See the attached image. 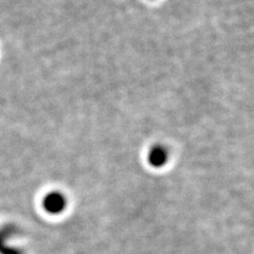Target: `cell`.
<instances>
[{
	"label": "cell",
	"mask_w": 254,
	"mask_h": 254,
	"mask_svg": "<svg viewBox=\"0 0 254 254\" xmlns=\"http://www.w3.org/2000/svg\"><path fill=\"white\" fill-rule=\"evenodd\" d=\"M67 205L66 197L63 193L53 190V192L48 193L43 199V206L46 212L52 215H58L65 210Z\"/></svg>",
	"instance_id": "obj_1"
},
{
	"label": "cell",
	"mask_w": 254,
	"mask_h": 254,
	"mask_svg": "<svg viewBox=\"0 0 254 254\" xmlns=\"http://www.w3.org/2000/svg\"><path fill=\"white\" fill-rule=\"evenodd\" d=\"M169 149L163 145H155L150 147L147 154V162L155 169H160L169 161Z\"/></svg>",
	"instance_id": "obj_2"
},
{
	"label": "cell",
	"mask_w": 254,
	"mask_h": 254,
	"mask_svg": "<svg viewBox=\"0 0 254 254\" xmlns=\"http://www.w3.org/2000/svg\"><path fill=\"white\" fill-rule=\"evenodd\" d=\"M15 233L16 229L12 226L0 228V254H23L19 248H15L7 243Z\"/></svg>",
	"instance_id": "obj_3"
}]
</instances>
